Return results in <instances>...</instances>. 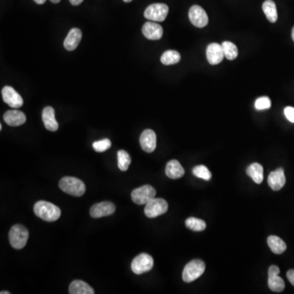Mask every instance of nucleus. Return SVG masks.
Segmentation results:
<instances>
[{
    "label": "nucleus",
    "instance_id": "f8f14e48",
    "mask_svg": "<svg viewBox=\"0 0 294 294\" xmlns=\"http://www.w3.org/2000/svg\"><path fill=\"white\" fill-rule=\"evenodd\" d=\"M115 212V205L111 202H100L94 204L90 208V215L94 218H100V217L110 216Z\"/></svg>",
    "mask_w": 294,
    "mask_h": 294
},
{
    "label": "nucleus",
    "instance_id": "f704fd0d",
    "mask_svg": "<svg viewBox=\"0 0 294 294\" xmlns=\"http://www.w3.org/2000/svg\"><path fill=\"white\" fill-rule=\"evenodd\" d=\"M34 1L36 2L37 4H44L47 0H34Z\"/></svg>",
    "mask_w": 294,
    "mask_h": 294
},
{
    "label": "nucleus",
    "instance_id": "c756f323",
    "mask_svg": "<svg viewBox=\"0 0 294 294\" xmlns=\"http://www.w3.org/2000/svg\"><path fill=\"white\" fill-rule=\"evenodd\" d=\"M95 151L98 153L105 152L111 146V142L109 139H103L93 144Z\"/></svg>",
    "mask_w": 294,
    "mask_h": 294
},
{
    "label": "nucleus",
    "instance_id": "39448f33",
    "mask_svg": "<svg viewBox=\"0 0 294 294\" xmlns=\"http://www.w3.org/2000/svg\"><path fill=\"white\" fill-rule=\"evenodd\" d=\"M169 209V204L164 198H152L146 203L145 214L149 218H155L163 215Z\"/></svg>",
    "mask_w": 294,
    "mask_h": 294
},
{
    "label": "nucleus",
    "instance_id": "ddd939ff",
    "mask_svg": "<svg viewBox=\"0 0 294 294\" xmlns=\"http://www.w3.org/2000/svg\"><path fill=\"white\" fill-rule=\"evenodd\" d=\"M206 57L209 64L217 65L221 63L225 57L221 45L217 43L210 44L206 49Z\"/></svg>",
    "mask_w": 294,
    "mask_h": 294
},
{
    "label": "nucleus",
    "instance_id": "72a5a7b5",
    "mask_svg": "<svg viewBox=\"0 0 294 294\" xmlns=\"http://www.w3.org/2000/svg\"><path fill=\"white\" fill-rule=\"evenodd\" d=\"M70 2L74 6H78V5L81 4L84 2V0H70Z\"/></svg>",
    "mask_w": 294,
    "mask_h": 294
},
{
    "label": "nucleus",
    "instance_id": "4c0bfd02",
    "mask_svg": "<svg viewBox=\"0 0 294 294\" xmlns=\"http://www.w3.org/2000/svg\"><path fill=\"white\" fill-rule=\"evenodd\" d=\"M1 294H10V292H6V291H2V292L0 293Z\"/></svg>",
    "mask_w": 294,
    "mask_h": 294
},
{
    "label": "nucleus",
    "instance_id": "bb28decb",
    "mask_svg": "<svg viewBox=\"0 0 294 294\" xmlns=\"http://www.w3.org/2000/svg\"><path fill=\"white\" fill-rule=\"evenodd\" d=\"M186 226L190 230H194V231H202L205 230L206 223L205 221L201 219L189 217L186 220Z\"/></svg>",
    "mask_w": 294,
    "mask_h": 294
},
{
    "label": "nucleus",
    "instance_id": "f03ea898",
    "mask_svg": "<svg viewBox=\"0 0 294 294\" xmlns=\"http://www.w3.org/2000/svg\"><path fill=\"white\" fill-rule=\"evenodd\" d=\"M59 187L66 194L80 197L85 194L86 191L85 183L82 181L72 177H65L60 181Z\"/></svg>",
    "mask_w": 294,
    "mask_h": 294
},
{
    "label": "nucleus",
    "instance_id": "cd10ccee",
    "mask_svg": "<svg viewBox=\"0 0 294 294\" xmlns=\"http://www.w3.org/2000/svg\"><path fill=\"white\" fill-rule=\"evenodd\" d=\"M130 155H128L127 151H118V166L121 171L125 172L128 169V167L131 164Z\"/></svg>",
    "mask_w": 294,
    "mask_h": 294
},
{
    "label": "nucleus",
    "instance_id": "7ed1b4c3",
    "mask_svg": "<svg viewBox=\"0 0 294 294\" xmlns=\"http://www.w3.org/2000/svg\"><path fill=\"white\" fill-rule=\"evenodd\" d=\"M29 239V231L22 225H15L9 231V242L11 247L21 249L25 246Z\"/></svg>",
    "mask_w": 294,
    "mask_h": 294
},
{
    "label": "nucleus",
    "instance_id": "b1692460",
    "mask_svg": "<svg viewBox=\"0 0 294 294\" xmlns=\"http://www.w3.org/2000/svg\"><path fill=\"white\" fill-rule=\"evenodd\" d=\"M262 10L270 22L275 23L278 19V13L276 5L272 0H266L262 4Z\"/></svg>",
    "mask_w": 294,
    "mask_h": 294
},
{
    "label": "nucleus",
    "instance_id": "4468645a",
    "mask_svg": "<svg viewBox=\"0 0 294 294\" xmlns=\"http://www.w3.org/2000/svg\"><path fill=\"white\" fill-rule=\"evenodd\" d=\"M142 33L146 39L150 40H159L163 36V27L157 23L147 21L142 27Z\"/></svg>",
    "mask_w": 294,
    "mask_h": 294
},
{
    "label": "nucleus",
    "instance_id": "c85d7f7f",
    "mask_svg": "<svg viewBox=\"0 0 294 294\" xmlns=\"http://www.w3.org/2000/svg\"><path fill=\"white\" fill-rule=\"evenodd\" d=\"M193 174L197 178L205 181H209L212 178V174L204 165H198L193 169Z\"/></svg>",
    "mask_w": 294,
    "mask_h": 294
},
{
    "label": "nucleus",
    "instance_id": "aec40b11",
    "mask_svg": "<svg viewBox=\"0 0 294 294\" xmlns=\"http://www.w3.org/2000/svg\"><path fill=\"white\" fill-rule=\"evenodd\" d=\"M165 174L171 179H179L185 174V170L178 160H172L166 165Z\"/></svg>",
    "mask_w": 294,
    "mask_h": 294
},
{
    "label": "nucleus",
    "instance_id": "a211bd4d",
    "mask_svg": "<svg viewBox=\"0 0 294 294\" xmlns=\"http://www.w3.org/2000/svg\"><path fill=\"white\" fill-rule=\"evenodd\" d=\"M81 39H82V31L78 28H72L65 39V48L68 51L75 50L80 44Z\"/></svg>",
    "mask_w": 294,
    "mask_h": 294
},
{
    "label": "nucleus",
    "instance_id": "e433bc0d",
    "mask_svg": "<svg viewBox=\"0 0 294 294\" xmlns=\"http://www.w3.org/2000/svg\"><path fill=\"white\" fill-rule=\"evenodd\" d=\"M292 39H293V40H294V28H293V30H292Z\"/></svg>",
    "mask_w": 294,
    "mask_h": 294
},
{
    "label": "nucleus",
    "instance_id": "a878e982",
    "mask_svg": "<svg viewBox=\"0 0 294 294\" xmlns=\"http://www.w3.org/2000/svg\"><path fill=\"white\" fill-rule=\"evenodd\" d=\"M221 48H222L224 56L226 57V59L232 61V60H235L238 57L237 47L231 42H223L221 44Z\"/></svg>",
    "mask_w": 294,
    "mask_h": 294
},
{
    "label": "nucleus",
    "instance_id": "2eb2a0df",
    "mask_svg": "<svg viewBox=\"0 0 294 294\" xmlns=\"http://www.w3.org/2000/svg\"><path fill=\"white\" fill-rule=\"evenodd\" d=\"M140 144L142 150L147 153H151L156 148V134L151 129L143 131L140 137Z\"/></svg>",
    "mask_w": 294,
    "mask_h": 294
},
{
    "label": "nucleus",
    "instance_id": "c9c22d12",
    "mask_svg": "<svg viewBox=\"0 0 294 294\" xmlns=\"http://www.w3.org/2000/svg\"><path fill=\"white\" fill-rule=\"evenodd\" d=\"M50 1L51 2H53V3H58L61 0H50Z\"/></svg>",
    "mask_w": 294,
    "mask_h": 294
},
{
    "label": "nucleus",
    "instance_id": "6e6552de",
    "mask_svg": "<svg viewBox=\"0 0 294 294\" xmlns=\"http://www.w3.org/2000/svg\"><path fill=\"white\" fill-rule=\"evenodd\" d=\"M154 266V260L152 257L147 253H141L132 260V272L137 275H142L151 271Z\"/></svg>",
    "mask_w": 294,
    "mask_h": 294
},
{
    "label": "nucleus",
    "instance_id": "dca6fc26",
    "mask_svg": "<svg viewBox=\"0 0 294 294\" xmlns=\"http://www.w3.org/2000/svg\"><path fill=\"white\" fill-rule=\"evenodd\" d=\"M286 183L285 171L282 168L272 172L268 177V184L273 191H280L283 188Z\"/></svg>",
    "mask_w": 294,
    "mask_h": 294
},
{
    "label": "nucleus",
    "instance_id": "f3484780",
    "mask_svg": "<svg viewBox=\"0 0 294 294\" xmlns=\"http://www.w3.org/2000/svg\"><path fill=\"white\" fill-rule=\"evenodd\" d=\"M3 120L11 127H18L25 123L26 117L23 112L17 109H12L8 110L3 114Z\"/></svg>",
    "mask_w": 294,
    "mask_h": 294
},
{
    "label": "nucleus",
    "instance_id": "393cba45",
    "mask_svg": "<svg viewBox=\"0 0 294 294\" xmlns=\"http://www.w3.org/2000/svg\"><path fill=\"white\" fill-rule=\"evenodd\" d=\"M180 53L175 50H168L161 56L160 61L165 66L177 64L180 62Z\"/></svg>",
    "mask_w": 294,
    "mask_h": 294
},
{
    "label": "nucleus",
    "instance_id": "58836bf2",
    "mask_svg": "<svg viewBox=\"0 0 294 294\" xmlns=\"http://www.w3.org/2000/svg\"><path fill=\"white\" fill-rule=\"evenodd\" d=\"M123 2H132V0H123Z\"/></svg>",
    "mask_w": 294,
    "mask_h": 294
},
{
    "label": "nucleus",
    "instance_id": "412c9836",
    "mask_svg": "<svg viewBox=\"0 0 294 294\" xmlns=\"http://www.w3.org/2000/svg\"><path fill=\"white\" fill-rule=\"evenodd\" d=\"M69 293L71 294H94V290L90 285L82 281H74L70 285Z\"/></svg>",
    "mask_w": 294,
    "mask_h": 294
},
{
    "label": "nucleus",
    "instance_id": "20e7f679",
    "mask_svg": "<svg viewBox=\"0 0 294 294\" xmlns=\"http://www.w3.org/2000/svg\"><path fill=\"white\" fill-rule=\"evenodd\" d=\"M205 271V263L203 261L196 259L187 263L183 270V281L187 283H191L199 278Z\"/></svg>",
    "mask_w": 294,
    "mask_h": 294
},
{
    "label": "nucleus",
    "instance_id": "7c9ffc66",
    "mask_svg": "<svg viewBox=\"0 0 294 294\" xmlns=\"http://www.w3.org/2000/svg\"><path fill=\"white\" fill-rule=\"evenodd\" d=\"M272 106V101L268 97H262L256 100L255 108L258 110H263V109H270Z\"/></svg>",
    "mask_w": 294,
    "mask_h": 294
},
{
    "label": "nucleus",
    "instance_id": "0eeeda50",
    "mask_svg": "<svg viewBox=\"0 0 294 294\" xmlns=\"http://www.w3.org/2000/svg\"><path fill=\"white\" fill-rule=\"evenodd\" d=\"M156 191L154 187L150 185L142 186V187L133 190L131 194L132 199L135 203L138 205L146 204L149 201L155 198Z\"/></svg>",
    "mask_w": 294,
    "mask_h": 294
},
{
    "label": "nucleus",
    "instance_id": "9b49d317",
    "mask_svg": "<svg viewBox=\"0 0 294 294\" xmlns=\"http://www.w3.org/2000/svg\"><path fill=\"white\" fill-rule=\"evenodd\" d=\"M281 271L277 266H271L268 271V286L273 292L281 293L285 290V284L283 279L279 276Z\"/></svg>",
    "mask_w": 294,
    "mask_h": 294
},
{
    "label": "nucleus",
    "instance_id": "473e14b6",
    "mask_svg": "<svg viewBox=\"0 0 294 294\" xmlns=\"http://www.w3.org/2000/svg\"><path fill=\"white\" fill-rule=\"evenodd\" d=\"M287 278L290 281V283L294 286V270H290L287 272Z\"/></svg>",
    "mask_w": 294,
    "mask_h": 294
},
{
    "label": "nucleus",
    "instance_id": "423d86ee",
    "mask_svg": "<svg viewBox=\"0 0 294 294\" xmlns=\"http://www.w3.org/2000/svg\"><path fill=\"white\" fill-rule=\"evenodd\" d=\"M169 7L164 3H153L146 7L144 16L149 21H164L169 13Z\"/></svg>",
    "mask_w": 294,
    "mask_h": 294
},
{
    "label": "nucleus",
    "instance_id": "f257e3e1",
    "mask_svg": "<svg viewBox=\"0 0 294 294\" xmlns=\"http://www.w3.org/2000/svg\"><path fill=\"white\" fill-rule=\"evenodd\" d=\"M34 214L46 221H55L61 217V209L47 201H38L34 207Z\"/></svg>",
    "mask_w": 294,
    "mask_h": 294
},
{
    "label": "nucleus",
    "instance_id": "4be33fe9",
    "mask_svg": "<svg viewBox=\"0 0 294 294\" xmlns=\"http://www.w3.org/2000/svg\"><path fill=\"white\" fill-rule=\"evenodd\" d=\"M267 244L271 250L276 254H282L287 249V245L283 240L276 235H271L267 239Z\"/></svg>",
    "mask_w": 294,
    "mask_h": 294
},
{
    "label": "nucleus",
    "instance_id": "5701e85b",
    "mask_svg": "<svg viewBox=\"0 0 294 294\" xmlns=\"http://www.w3.org/2000/svg\"><path fill=\"white\" fill-rule=\"evenodd\" d=\"M246 173L254 181V183L257 184H261L262 183L264 174H263V167L260 164L254 163L250 164L247 169Z\"/></svg>",
    "mask_w": 294,
    "mask_h": 294
},
{
    "label": "nucleus",
    "instance_id": "6ab92c4d",
    "mask_svg": "<svg viewBox=\"0 0 294 294\" xmlns=\"http://www.w3.org/2000/svg\"><path fill=\"white\" fill-rule=\"evenodd\" d=\"M42 119L45 128L51 132H56L59 128L58 123L55 119L54 109L52 106H47L44 108L42 113Z\"/></svg>",
    "mask_w": 294,
    "mask_h": 294
},
{
    "label": "nucleus",
    "instance_id": "2f4dec72",
    "mask_svg": "<svg viewBox=\"0 0 294 294\" xmlns=\"http://www.w3.org/2000/svg\"><path fill=\"white\" fill-rule=\"evenodd\" d=\"M285 114L288 120L294 123V107L287 106L285 109Z\"/></svg>",
    "mask_w": 294,
    "mask_h": 294
},
{
    "label": "nucleus",
    "instance_id": "9d476101",
    "mask_svg": "<svg viewBox=\"0 0 294 294\" xmlns=\"http://www.w3.org/2000/svg\"><path fill=\"white\" fill-rule=\"evenodd\" d=\"M2 97L3 101L7 103L10 107L20 108L24 104V100L21 95L17 93L12 87L5 86L2 89Z\"/></svg>",
    "mask_w": 294,
    "mask_h": 294
},
{
    "label": "nucleus",
    "instance_id": "1a4fd4ad",
    "mask_svg": "<svg viewBox=\"0 0 294 294\" xmlns=\"http://www.w3.org/2000/svg\"><path fill=\"white\" fill-rule=\"evenodd\" d=\"M189 19L192 25L196 27H205L208 24V16L206 11L198 5H194L190 8Z\"/></svg>",
    "mask_w": 294,
    "mask_h": 294
}]
</instances>
